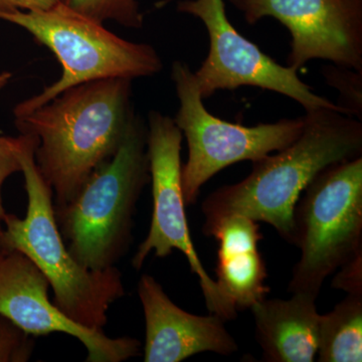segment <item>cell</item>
<instances>
[{
	"label": "cell",
	"instance_id": "obj_1",
	"mask_svg": "<svg viewBox=\"0 0 362 362\" xmlns=\"http://www.w3.org/2000/svg\"><path fill=\"white\" fill-rule=\"evenodd\" d=\"M132 94L129 78L92 81L16 117L21 134L37 138L35 160L52 188L54 207L73 199L118 151L136 116Z\"/></svg>",
	"mask_w": 362,
	"mask_h": 362
},
{
	"label": "cell",
	"instance_id": "obj_2",
	"mask_svg": "<svg viewBox=\"0 0 362 362\" xmlns=\"http://www.w3.org/2000/svg\"><path fill=\"white\" fill-rule=\"evenodd\" d=\"M362 123L331 109L306 112L303 132L275 156L252 162L251 173L202 202L204 226L230 214L263 221L293 245V214L302 192L323 169L361 156Z\"/></svg>",
	"mask_w": 362,
	"mask_h": 362
},
{
	"label": "cell",
	"instance_id": "obj_3",
	"mask_svg": "<svg viewBox=\"0 0 362 362\" xmlns=\"http://www.w3.org/2000/svg\"><path fill=\"white\" fill-rule=\"evenodd\" d=\"M28 194L25 218L6 214L1 242L6 250L25 255L49 281L54 304L71 320L94 330H103L109 309L125 295L122 275L113 268L92 271L71 256L54 214V194L35 160L37 138L14 137Z\"/></svg>",
	"mask_w": 362,
	"mask_h": 362
},
{
	"label": "cell",
	"instance_id": "obj_4",
	"mask_svg": "<svg viewBox=\"0 0 362 362\" xmlns=\"http://www.w3.org/2000/svg\"><path fill=\"white\" fill-rule=\"evenodd\" d=\"M150 180L147 124L136 114L118 151L65 206L54 207L69 252L92 271L113 268L129 249L136 204Z\"/></svg>",
	"mask_w": 362,
	"mask_h": 362
},
{
	"label": "cell",
	"instance_id": "obj_5",
	"mask_svg": "<svg viewBox=\"0 0 362 362\" xmlns=\"http://www.w3.org/2000/svg\"><path fill=\"white\" fill-rule=\"evenodd\" d=\"M0 20L30 33L37 44L56 56L63 68L57 82L16 105L14 118L40 108L75 86L104 78L152 77L163 69L160 56L151 45L124 40L107 30L104 23L59 2L47 9L2 14Z\"/></svg>",
	"mask_w": 362,
	"mask_h": 362
},
{
	"label": "cell",
	"instance_id": "obj_6",
	"mask_svg": "<svg viewBox=\"0 0 362 362\" xmlns=\"http://www.w3.org/2000/svg\"><path fill=\"white\" fill-rule=\"evenodd\" d=\"M293 214L300 259L289 290L318 297L326 280L362 252V156L323 169Z\"/></svg>",
	"mask_w": 362,
	"mask_h": 362
},
{
	"label": "cell",
	"instance_id": "obj_7",
	"mask_svg": "<svg viewBox=\"0 0 362 362\" xmlns=\"http://www.w3.org/2000/svg\"><path fill=\"white\" fill-rule=\"evenodd\" d=\"M180 108L175 122L187 138V161L181 168L185 204L192 206L216 173L238 162H255L289 146L303 132L305 116L246 127L209 113L194 73L183 62L171 68Z\"/></svg>",
	"mask_w": 362,
	"mask_h": 362
},
{
	"label": "cell",
	"instance_id": "obj_8",
	"mask_svg": "<svg viewBox=\"0 0 362 362\" xmlns=\"http://www.w3.org/2000/svg\"><path fill=\"white\" fill-rule=\"evenodd\" d=\"M183 135L175 119L151 111L147 123V156L152 183L151 225L148 235L138 247L132 266L140 270L153 252L157 258H165L178 250L187 257L192 273L199 277L207 310L230 321L238 310L221 292L216 281L207 274L190 235L185 199L181 185V143Z\"/></svg>",
	"mask_w": 362,
	"mask_h": 362
},
{
	"label": "cell",
	"instance_id": "obj_9",
	"mask_svg": "<svg viewBox=\"0 0 362 362\" xmlns=\"http://www.w3.org/2000/svg\"><path fill=\"white\" fill-rule=\"evenodd\" d=\"M177 11L199 18L209 33V54L194 73L202 99L216 90L251 86L291 98L306 112L326 108L349 115L339 105L315 94L294 69L280 65L240 35L226 16L223 0H180Z\"/></svg>",
	"mask_w": 362,
	"mask_h": 362
},
{
	"label": "cell",
	"instance_id": "obj_10",
	"mask_svg": "<svg viewBox=\"0 0 362 362\" xmlns=\"http://www.w3.org/2000/svg\"><path fill=\"white\" fill-rule=\"evenodd\" d=\"M249 25L270 16L291 33L287 66L312 59L362 73V0H230Z\"/></svg>",
	"mask_w": 362,
	"mask_h": 362
},
{
	"label": "cell",
	"instance_id": "obj_11",
	"mask_svg": "<svg viewBox=\"0 0 362 362\" xmlns=\"http://www.w3.org/2000/svg\"><path fill=\"white\" fill-rule=\"evenodd\" d=\"M49 283L23 252L0 255V314L32 337L65 333L87 349L88 362H121L140 356L141 344L130 337L111 338L103 330L80 325L49 299Z\"/></svg>",
	"mask_w": 362,
	"mask_h": 362
},
{
	"label": "cell",
	"instance_id": "obj_12",
	"mask_svg": "<svg viewBox=\"0 0 362 362\" xmlns=\"http://www.w3.org/2000/svg\"><path fill=\"white\" fill-rule=\"evenodd\" d=\"M138 295L145 317V362H180L202 352L230 356L239 350L225 320L176 306L152 276H141Z\"/></svg>",
	"mask_w": 362,
	"mask_h": 362
},
{
	"label": "cell",
	"instance_id": "obj_13",
	"mask_svg": "<svg viewBox=\"0 0 362 362\" xmlns=\"http://www.w3.org/2000/svg\"><path fill=\"white\" fill-rule=\"evenodd\" d=\"M317 297L293 293L290 299H267L252 305L255 333L268 362H313L318 349Z\"/></svg>",
	"mask_w": 362,
	"mask_h": 362
},
{
	"label": "cell",
	"instance_id": "obj_14",
	"mask_svg": "<svg viewBox=\"0 0 362 362\" xmlns=\"http://www.w3.org/2000/svg\"><path fill=\"white\" fill-rule=\"evenodd\" d=\"M319 362L362 361V295L347 294L332 311L320 315Z\"/></svg>",
	"mask_w": 362,
	"mask_h": 362
},
{
	"label": "cell",
	"instance_id": "obj_15",
	"mask_svg": "<svg viewBox=\"0 0 362 362\" xmlns=\"http://www.w3.org/2000/svg\"><path fill=\"white\" fill-rule=\"evenodd\" d=\"M216 284L238 311L250 308L271 291L265 261L258 249L218 252Z\"/></svg>",
	"mask_w": 362,
	"mask_h": 362
},
{
	"label": "cell",
	"instance_id": "obj_16",
	"mask_svg": "<svg viewBox=\"0 0 362 362\" xmlns=\"http://www.w3.org/2000/svg\"><path fill=\"white\" fill-rule=\"evenodd\" d=\"M90 20L104 23L115 21L127 28L139 30L144 25V16L137 0H57Z\"/></svg>",
	"mask_w": 362,
	"mask_h": 362
},
{
	"label": "cell",
	"instance_id": "obj_17",
	"mask_svg": "<svg viewBox=\"0 0 362 362\" xmlns=\"http://www.w3.org/2000/svg\"><path fill=\"white\" fill-rule=\"evenodd\" d=\"M33 349V337L0 314V362L28 361Z\"/></svg>",
	"mask_w": 362,
	"mask_h": 362
},
{
	"label": "cell",
	"instance_id": "obj_18",
	"mask_svg": "<svg viewBox=\"0 0 362 362\" xmlns=\"http://www.w3.org/2000/svg\"><path fill=\"white\" fill-rule=\"evenodd\" d=\"M324 76L328 84L339 90L343 103L339 106L347 111L350 116L361 118V78L362 73L341 66H331L325 69Z\"/></svg>",
	"mask_w": 362,
	"mask_h": 362
},
{
	"label": "cell",
	"instance_id": "obj_19",
	"mask_svg": "<svg viewBox=\"0 0 362 362\" xmlns=\"http://www.w3.org/2000/svg\"><path fill=\"white\" fill-rule=\"evenodd\" d=\"M11 78H13V74L11 71L0 73V90L4 89L8 84ZM16 173H21V162L16 151V140L14 137L0 136V233L2 232V221H4V214H6L2 204V185L9 176Z\"/></svg>",
	"mask_w": 362,
	"mask_h": 362
},
{
	"label": "cell",
	"instance_id": "obj_20",
	"mask_svg": "<svg viewBox=\"0 0 362 362\" xmlns=\"http://www.w3.org/2000/svg\"><path fill=\"white\" fill-rule=\"evenodd\" d=\"M331 286L347 294L362 295V252L340 267Z\"/></svg>",
	"mask_w": 362,
	"mask_h": 362
},
{
	"label": "cell",
	"instance_id": "obj_21",
	"mask_svg": "<svg viewBox=\"0 0 362 362\" xmlns=\"http://www.w3.org/2000/svg\"><path fill=\"white\" fill-rule=\"evenodd\" d=\"M57 0H0V16L16 11L47 9L57 4Z\"/></svg>",
	"mask_w": 362,
	"mask_h": 362
},
{
	"label": "cell",
	"instance_id": "obj_22",
	"mask_svg": "<svg viewBox=\"0 0 362 362\" xmlns=\"http://www.w3.org/2000/svg\"><path fill=\"white\" fill-rule=\"evenodd\" d=\"M4 251H6V247H4V244H2V242H1V233H0V255L2 254V252H4Z\"/></svg>",
	"mask_w": 362,
	"mask_h": 362
}]
</instances>
